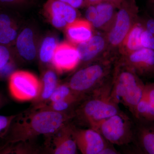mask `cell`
I'll use <instances>...</instances> for the list:
<instances>
[{
	"label": "cell",
	"mask_w": 154,
	"mask_h": 154,
	"mask_svg": "<svg viewBox=\"0 0 154 154\" xmlns=\"http://www.w3.org/2000/svg\"><path fill=\"white\" fill-rule=\"evenodd\" d=\"M74 118V110L59 113L33 107L16 116L5 138L4 144L32 141L39 136L49 135Z\"/></svg>",
	"instance_id": "cell-1"
},
{
	"label": "cell",
	"mask_w": 154,
	"mask_h": 154,
	"mask_svg": "<svg viewBox=\"0 0 154 154\" xmlns=\"http://www.w3.org/2000/svg\"><path fill=\"white\" fill-rule=\"evenodd\" d=\"M145 84L133 70L119 60L113 67L110 98L119 105L122 104L133 117L140 101Z\"/></svg>",
	"instance_id": "cell-2"
},
{
	"label": "cell",
	"mask_w": 154,
	"mask_h": 154,
	"mask_svg": "<svg viewBox=\"0 0 154 154\" xmlns=\"http://www.w3.org/2000/svg\"><path fill=\"white\" fill-rule=\"evenodd\" d=\"M114 60L103 57L75 72L68 84L73 93L85 98L110 77Z\"/></svg>",
	"instance_id": "cell-3"
},
{
	"label": "cell",
	"mask_w": 154,
	"mask_h": 154,
	"mask_svg": "<svg viewBox=\"0 0 154 154\" xmlns=\"http://www.w3.org/2000/svg\"><path fill=\"white\" fill-rule=\"evenodd\" d=\"M139 17L136 0H122L113 24L105 33L108 43V57L114 58V54L118 52L122 43Z\"/></svg>",
	"instance_id": "cell-4"
},
{
	"label": "cell",
	"mask_w": 154,
	"mask_h": 154,
	"mask_svg": "<svg viewBox=\"0 0 154 154\" xmlns=\"http://www.w3.org/2000/svg\"><path fill=\"white\" fill-rule=\"evenodd\" d=\"M93 129L111 144L125 146L135 140V122L122 112L103 120Z\"/></svg>",
	"instance_id": "cell-5"
},
{
	"label": "cell",
	"mask_w": 154,
	"mask_h": 154,
	"mask_svg": "<svg viewBox=\"0 0 154 154\" xmlns=\"http://www.w3.org/2000/svg\"><path fill=\"white\" fill-rule=\"evenodd\" d=\"M112 77L86 96L74 110V118L88 126L92 117L110 99Z\"/></svg>",
	"instance_id": "cell-6"
},
{
	"label": "cell",
	"mask_w": 154,
	"mask_h": 154,
	"mask_svg": "<svg viewBox=\"0 0 154 154\" xmlns=\"http://www.w3.org/2000/svg\"><path fill=\"white\" fill-rule=\"evenodd\" d=\"M8 88L11 96L17 101H34L40 94L41 81L30 72L16 71L9 76Z\"/></svg>",
	"instance_id": "cell-7"
},
{
	"label": "cell",
	"mask_w": 154,
	"mask_h": 154,
	"mask_svg": "<svg viewBox=\"0 0 154 154\" xmlns=\"http://www.w3.org/2000/svg\"><path fill=\"white\" fill-rule=\"evenodd\" d=\"M74 127L73 124L69 122L54 133L45 136V148L49 154H78Z\"/></svg>",
	"instance_id": "cell-8"
},
{
	"label": "cell",
	"mask_w": 154,
	"mask_h": 154,
	"mask_svg": "<svg viewBox=\"0 0 154 154\" xmlns=\"http://www.w3.org/2000/svg\"><path fill=\"white\" fill-rule=\"evenodd\" d=\"M44 16L55 28L66 27L78 19L76 9L59 0H48L43 8Z\"/></svg>",
	"instance_id": "cell-9"
},
{
	"label": "cell",
	"mask_w": 154,
	"mask_h": 154,
	"mask_svg": "<svg viewBox=\"0 0 154 154\" xmlns=\"http://www.w3.org/2000/svg\"><path fill=\"white\" fill-rule=\"evenodd\" d=\"M74 135L82 154H99L109 143L96 130L74 127Z\"/></svg>",
	"instance_id": "cell-10"
},
{
	"label": "cell",
	"mask_w": 154,
	"mask_h": 154,
	"mask_svg": "<svg viewBox=\"0 0 154 154\" xmlns=\"http://www.w3.org/2000/svg\"><path fill=\"white\" fill-rule=\"evenodd\" d=\"M139 76L154 75V51L143 48L122 57L119 60Z\"/></svg>",
	"instance_id": "cell-11"
},
{
	"label": "cell",
	"mask_w": 154,
	"mask_h": 154,
	"mask_svg": "<svg viewBox=\"0 0 154 154\" xmlns=\"http://www.w3.org/2000/svg\"><path fill=\"white\" fill-rule=\"evenodd\" d=\"M51 62L56 70L60 73L75 69L80 63L76 46L67 42L57 44Z\"/></svg>",
	"instance_id": "cell-12"
},
{
	"label": "cell",
	"mask_w": 154,
	"mask_h": 154,
	"mask_svg": "<svg viewBox=\"0 0 154 154\" xmlns=\"http://www.w3.org/2000/svg\"><path fill=\"white\" fill-rule=\"evenodd\" d=\"M80 63L91 64L102 58L107 57L108 43L105 33L94 34L89 40L76 45Z\"/></svg>",
	"instance_id": "cell-13"
},
{
	"label": "cell",
	"mask_w": 154,
	"mask_h": 154,
	"mask_svg": "<svg viewBox=\"0 0 154 154\" xmlns=\"http://www.w3.org/2000/svg\"><path fill=\"white\" fill-rule=\"evenodd\" d=\"M136 145L145 154H154V122L135 120Z\"/></svg>",
	"instance_id": "cell-14"
},
{
	"label": "cell",
	"mask_w": 154,
	"mask_h": 154,
	"mask_svg": "<svg viewBox=\"0 0 154 154\" xmlns=\"http://www.w3.org/2000/svg\"><path fill=\"white\" fill-rule=\"evenodd\" d=\"M67 38L77 45L89 40L95 34L92 24L86 19H77L65 28Z\"/></svg>",
	"instance_id": "cell-15"
},
{
	"label": "cell",
	"mask_w": 154,
	"mask_h": 154,
	"mask_svg": "<svg viewBox=\"0 0 154 154\" xmlns=\"http://www.w3.org/2000/svg\"><path fill=\"white\" fill-rule=\"evenodd\" d=\"M97 11V16L93 23L94 28L107 32L113 24L118 8L115 4L109 2H104L95 5Z\"/></svg>",
	"instance_id": "cell-16"
},
{
	"label": "cell",
	"mask_w": 154,
	"mask_h": 154,
	"mask_svg": "<svg viewBox=\"0 0 154 154\" xmlns=\"http://www.w3.org/2000/svg\"><path fill=\"white\" fill-rule=\"evenodd\" d=\"M16 49L21 57L27 60H32L36 55L34 34L30 28H26L18 34L16 42Z\"/></svg>",
	"instance_id": "cell-17"
},
{
	"label": "cell",
	"mask_w": 154,
	"mask_h": 154,
	"mask_svg": "<svg viewBox=\"0 0 154 154\" xmlns=\"http://www.w3.org/2000/svg\"><path fill=\"white\" fill-rule=\"evenodd\" d=\"M144 29L140 17H139L119 49L118 52L122 57L143 48L141 44V36Z\"/></svg>",
	"instance_id": "cell-18"
},
{
	"label": "cell",
	"mask_w": 154,
	"mask_h": 154,
	"mask_svg": "<svg viewBox=\"0 0 154 154\" xmlns=\"http://www.w3.org/2000/svg\"><path fill=\"white\" fill-rule=\"evenodd\" d=\"M41 88L40 94L34 100L33 107H40L46 105L58 85L56 74L51 70L45 72L41 81Z\"/></svg>",
	"instance_id": "cell-19"
},
{
	"label": "cell",
	"mask_w": 154,
	"mask_h": 154,
	"mask_svg": "<svg viewBox=\"0 0 154 154\" xmlns=\"http://www.w3.org/2000/svg\"><path fill=\"white\" fill-rule=\"evenodd\" d=\"M40 150L34 141L20 142L3 144L0 147V154H38Z\"/></svg>",
	"instance_id": "cell-20"
},
{
	"label": "cell",
	"mask_w": 154,
	"mask_h": 154,
	"mask_svg": "<svg viewBox=\"0 0 154 154\" xmlns=\"http://www.w3.org/2000/svg\"><path fill=\"white\" fill-rule=\"evenodd\" d=\"M57 44L54 37L48 36L45 38L42 43L39 52V58L42 62L48 63L51 61Z\"/></svg>",
	"instance_id": "cell-21"
},
{
	"label": "cell",
	"mask_w": 154,
	"mask_h": 154,
	"mask_svg": "<svg viewBox=\"0 0 154 154\" xmlns=\"http://www.w3.org/2000/svg\"><path fill=\"white\" fill-rule=\"evenodd\" d=\"M74 95H76L73 93L68 83L58 85L51 96L47 103L57 102L67 99Z\"/></svg>",
	"instance_id": "cell-22"
},
{
	"label": "cell",
	"mask_w": 154,
	"mask_h": 154,
	"mask_svg": "<svg viewBox=\"0 0 154 154\" xmlns=\"http://www.w3.org/2000/svg\"><path fill=\"white\" fill-rule=\"evenodd\" d=\"M18 36L17 26L0 29V44L9 46L16 42Z\"/></svg>",
	"instance_id": "cell-23"
},
{
	"label": "cell",
	"mask_w": 154,
	"mask_h": 154,
	"mask_svg": "<svg viewBox=\"0 0 154 154\" xmlns=\"http://www.w3.org/2000/svg\"><path fill=\"white\" fill-rule=\"evenodd\" d=\"M9 9L0 8V29L17 26L15 17Z\"/></svg>",
	"instance_id": "cell-24"
},
{
	"label": "cell",
	"mask_w": 154,
	"mask_h": 154,
	"mask_svg": "<svg viewBox=\"0 0 154 154\" xmlns=\"http://www.w3.org/2000/svg\"><path fill=\"white\" fill-rule=\"evenodd\" d=\"M145 88L149 100L148 112L145 121L154 122V82L145 84Z\"/></svg>",
	"instance_id": "cell-25"
},
{
	"label": "cell",
	"mask_w": 154,
	"mask_h": 154,
	"mask_svg": "<svg viewBox=\"0 0 154 154\" xmlns=\"http://www.w3.org/2000/svg\"><path fill=\"white\" fill-rule=\"evenodd\" d=\"M17 115L9 116L0 115V138H5L8 134L12 122Z\"/></svg>",
	"instance_id": "cell-26"
},
{
	"label": "cell",
	"mask_w": 154,
	"mask_h": 154,
	"mask_svg": "<svg viewBox=\"0 0 154 154\" xmlns=\"http://www.w3.org/2000/svg\"><path fill=\"white\" fill-rule=\"evenodd\" d=\"M33 0H0V8H14L30 5Z\"/></svg>",
	"instance_id": "cell-27"
},
{
	"label": "cell",
	"mask_w": 154,
	"mask_h": 154,
	"mask_svg": "<svg viewBox=\"0 0 154 154\" xmlns=\"http://www.w3.org/2000/svg\"><path fill=\"white\" fill-rule=\"evenodd\" d=\"M12 53L9 46L0 44V72L11 62Z\"/></svg>",
	"instance_id": "cell-28"
},
{
	"label": "cell",
	"mask_w": 154,
	"mask_h": 154,
	"mask_svg": "<svg viewBox=\"0 0 154 154\" xmlns=\"http://www.w3.org/2000/svg\"><path fill=\"white\" fill-rule=\"evenodd\" d=\"M141 44L143 48L154 51V36L145 29L141 36Z\"/></svg>",
	"instance_id": "cell-29"
},
{
	"label": "cell",
	"mask_w": 154,
	"mask_h": 154,
	"mask_svg": "<svg viewBox=\"0 0 154 154\" xmlns=\"http://www.w3.org/2000/svg\"><path fill=\"white\" fill-rule=\"evenodd\" d=\"M85 16L86 20L92 24L95 21L97 16V11L95 5H91L86 7Z\"/></svg>",
	"instance_id": "cell-30"
},
{
	"label": "cell",
	"mask_w": 154,
	"mask_h": 154,
	"mask_svg": "<svg viewBox=\"0 0 154 154\" xmlns=\"http://www.w3.org/2000/svg\"><path fill=\"white\" fill-rule=\"evenodd\" d=\"M140 19L144 29L154 36V19L146 17Z\"/></svg>",
	"instance_id": "cell-31"
},
{
	"label": "cell",
	"mask_w": 154,
	"mask_h": 154,
	"mask_svg": "<svg viewBox=\"0 0 154 154\" xmlns=\"http://www.w3.org/2000/svg\"><path fill=\"white\" fill-rule=\"evenodd\" d=\"M122 0H85V7H87L91 5H95L104 2H109L115 4L118 7H120Z\"/></svg>",
	"instance_id": "cell-32"
},
{
	"label": "cell",
	"mask_w": 154,
	"mask_h": 154,
	"mask_svg": "<svg viewBox=\"0 0 154 154\" xmlns=\"http://www.w3.org/2000/svg\"><path fill=\"white\" fill-rule=\"evenodd\" d=\"M75 9L85 7V0H59Z\"/></svg>",
	"instance_id": "cell-33"
},
{
	"label": "cell",
	"mask_w": 154,
	"mask_h": 154,
	"mask_svg": "<svg viewBox=\"0 0 154 154\" xmlns=\"http://www.w3.org/2000/svg\"><path fill=\"white\" fill-rule=\"evenodd\" d=\"M99 154H122L117 151L112 146L108 145Z\"/></svg>",
	"instance_id": "cell-34"
},
{
	"label": "cell",
	"mask_w": 154,
	"mask_h": 154,
	"mask_svg": "<svg viewBox=\"0 0 154 154\" xmlns=\"http://www.w3.org/2000/svg\"><path fill=\"white\" fill-rule=\"evenodd\" d=\"M125 154H145L140 148L136 145L135 146L131 148V149L127 150Z\"/></svg>",
	"instance_id": "cell-35"
},
{
	"label": "cell",
	"mask_w": 154,
	"mask_h": 154,
	"mask_svg": "<svg viewBox=\"0 0 154 154\" xmlns=\"http://www.w3.org/2000/svg\"><path fill=\"white\" fill-rule=\"evenodd\" d=\"M5 103V96H3L2 94L0 93V108L4 106Z\"/></svg>",
	"instance_id": "cell-36"
},
{
	"label": "cell",
	"mask_w": 154,
	"mask_h": 154,
	"mask_svg": "<svg viewBox=\"0 0 154 154\" xmlns=\"http://www.w3.org/2000/svg\"><path fill=\"white\" fill-rule=\"evenodd\" d=\"M38 154H49V153H48V152L47 151V150L44 148L43 149H41Z\"/></svg>",
	"instance_id": "cell-37"
},
{
	"label": "cell",
	"mask_w": 154,
	"mask_h": 154,
	"mask_svg": "<svg viewBox=\"0 0 154 154\" xmlns=\"http://www.w3.org/2000/svg\"><path fill=\"white\" fill-rule=\"evenodd\" d=\"M153 8H152V11H153V14H154V5H153Z\"/></svg>",
	"instance_id": "cell-38"
}]
</instances>
